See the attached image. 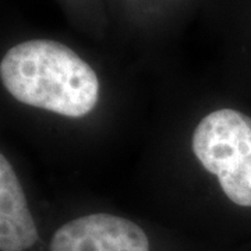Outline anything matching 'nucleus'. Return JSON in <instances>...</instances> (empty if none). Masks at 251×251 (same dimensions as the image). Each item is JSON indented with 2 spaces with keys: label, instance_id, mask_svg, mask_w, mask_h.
<instances>
[{
  "label": "nucleus",
  "instance_id": "nucleus-1",
  "mask_svg": "<svg viewBox=\"0 0 251 251\" xmlns=\"http://www.w3.org/2000/svg\"><path fill=\"white\" fill-rule=\"evenodd\" d=\"M0 75L17 100L62 116H85L98 102L94 69L69 46L50 39L13 46L1 59Z\"/></svg>",
  "mask_w": 251,
  "mask_h": 251
},
{
  "label": "nucleus",
  "instance_id": "nucleus-4",
  "mask_svg": "<svg viewBox=\"0 0 251 251\" xmlns=\"http://www.w3.org/2000/svg\"><path fill=\"white\" fill-rule=\"evenodd\" d=\"M39 230L9 159L0 156V250L32 251Z\"/></svg>",
  "mask_w": 251,
  "mask_h": 251
},
{
  "label": "nucleus",
  "instance_id": "nucleus-3",
  "mask_svg": "<svg viewBox=\"0 0 251 251\" xmlns=\"http://www.w3.org/2000/svg\"><path fill=\"white\" fill-rule=\"evenodd\" d=\"M48 251H152L140 225L110 214H91L59 226Z\"/></svg>",
  "mask_w": 251,
  "mask_h": 251
},
{
  "label": "nucleus",
  "instance_id": "nucleus-2",
  "mask_svg": "<svg viewBox=\"0 0 251 251\" xmlns=\"http://www.w3.org/2000/svg\"><path fill=\"white\" fill-rule=\"evenodd\" d=\"M193 151L215 175L232 202L251 208V117L234 109L206 115L193 134Z\"/></svg>",
  "mask_w": 251,
  "mask_h": 251
}]
</instances>
